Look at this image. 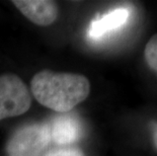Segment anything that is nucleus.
Wrapping results in <instances>:
<instances>
[{
    "instance_id": "1",
    "label": "nucleus",
    "mask_w": 157,
    "mask_h": 156,
    "mask_svg": "<svg viewBox=\"0 0 157 156\" xmlns=\"http://www.w3.org/2000/svg\"><path fill=\"white\" fill-rule=\"evenodd\" d=\"M88 79L73 73H56L43 70L32 80V92L36 99L54 111L69 112L87 97Z\"/></svg>"
},
{
    "instance_id": "2",
    "label": "nucleus",
    "mask_w": 157,
    "mask_h": 156,
    "mask_svg": "<svg viewBox=\"0 0 157 156\" xmlns=\"http://www.w3.org/2000/svg\"><path fill=\"white\" fill-rule=\"evenodd\" d=\"M31 102V94L18 76H0V121L25 114Z\"/></svg>"
},
{
    "instance_id": "3",
    "label": "nucleus",
    "mask_w": 157,
    "mask_h": 156,
    "mask_svg": "<svg viewBox=\"0 0 157 156\" xmlns=\"http://www.w3.org/2000/svg\"><path fill=\"white\" fill-rule=\"evenodd\" d=\"M51 140L50 126L36 124L13 135L7 146L8 156H39Z\"/></svg>"
},
{
    "instance_id": "4",
    "label": "nucleus",
    "mask_w": 157,
    "mask_h": 156,
    "mask_svg": "<svg viewBox=\"0 0 157 156\" xmlns=\"http://www.w3.org/2000/svg\"><path fill=\"white\" fill-rule=\"evenodd\" d=\"M16 7L29 21L39 25H49L58 16V8L53 1L47 0H16Z\"/></svg>"
},
{
    "instance_id": "5",
    "label": "nucleus",
    "mask_w": 157,
    "mask_h": 156,
    "mask_svg": "<svg viewBox=\"0 0 157 156\" xmlns=\"http://www.w3.org/2000/svg\"><path fill=\"white\" fill-rule=\"evenodd\" d=\"M129 16L130 11L128 8L119 7L108 12L101 18L94 19L89 25V38L98 40L109 32L120 29L126 24Z\"/></svg>"
},
{
    "instance_id": "6",
    "label": "nucleus",
    "mask_w": 157,
    "mask_h": 156,
    "mask_svg": "<svg viewBox=\"0 0 157 156\" xmlns=\"http://www.w3.org/2000/svg\"><path fill=\"white\" fill-rule=\"evenodd\" d=\"M51 138L57 144L73 143L80 137V125L78 121L72 116H60L53 122Z\"/></svg>"
},
{
    "instance_id": "7",
    "label": "nucleus",
    "mask_w": 157,
    "mask_h": 156,
    "mask_svg": "<svg viewBox=\"0 0 157 156\" xmlns=\"http://www.w3.org/2000/svg\"><path fill=\"white\" fill-rule=\"evenodd\" d=\"M145 59L150 68L156 72L157 74V35H154L145 47Z\"/></svg>"
},
{
    "instance_id": "8",
    "label": "nucleus",
    "mask_w": 157,
    "mask_h": 156,
    "mask_svg": "<svg viewBox=\"0 0 157 156\" xmlns=\"http://www.w3.org/2000/svg\"><path fill=\"white\" fill-rule=\"evenodd\" d=\"M46 156H84L81 151L77 149H63V150L50 152Z\"/></svg>"
},
{
    "instance_id": "9",
    "label": "nucleus",
    "mask_w": 157,
    "mask_h": 156,
    "mask_svg": "<svg viewBox=\"0 0 157 156\" xmlns=\"http://www.w3.org/2000/svg\"><path fill=\"white\" fill-rule=\"evenodd\" d=\"M153 139H154V144H155V146L157 147V128L155 129L154 134H153Z\"/></svg>"
}]
</instances>
